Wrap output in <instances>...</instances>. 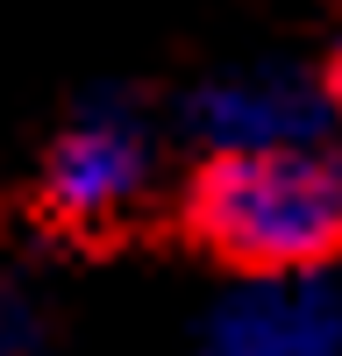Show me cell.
I'll return each instance as SVG.
<instances>
[{"mask_svg":"<svg viewBox=\"0 0 342 356\" xmlns=\"http://www.w3.org/2000/svg\"><path fill=\"white\" fill-rule=\"evenodd\" d=\"M193 228L243 278L328 271L342 257V150L321 136L207 157L193 178Z\"/></svg>","mask_w":342,"mask_h":356,"instance_id":"obj_1","label":"cell"},{"mask_svg":"<svg viewBox=\"0 0 342 356\" xmlns=\"http://www.w3.org/2000/svg\"><path fill=\"white\" fill-rule=\"evenodd\" d=\"M157 186V136L136 107L93 100L57 129L43 157V207L65 228H114Z\"/></svg>","mask_w":342,"mask_h":356,"instance_id":"obj_2","label":"cell"},{"mask_svg":"<svg viewBox=\"0 0 342 356\" xmlns=\"http://www.w3.org/2000/svg\"><path fill=\"white\" fill-rule=\"evenodd\" d=\"M200 356H342V292L321 271L243 278L207 307Z\"/></svg>","mask_w":342,"mask_h":356,"instance_id":"obj_3","label":"cell"},{"mask_svg":"<svg viewBox=\"0 0 342 356\" xmlns=\"http://www.w3.org/2000/svg\"><path fill=\"white\" fill-rule=\"evenodd\" d=\"M193 136L207 157H243V150H285V143H321L328 114L321 93L300 86L293 72H221L193 93Z\"/></svg>","mask_w":342,"mask_h":356,"instance_id":"obj_4","label":"cell"},{"mask_svg":"<svg viewBox=\"0 0 342 356\" xmlns=\"http://www.w3.org/2000/svg\"><path fill=\"white\" fill-rule=\"evenodd\" d=\"M0 356H43V321L15 285H0Z\"/></svg>","mask_w":342,"mask_h":356,"instance_id":"obj_5","label":"cell"},{"mask_svg":"<svg viewBox=\"0 0 342 356\" xmlns=\"http://www.w3.org/2000/svg\"><path fill=\"white\" fill-rule=\"evenodd\" d=\"M328 86H335V100H342V36H335V57H328Z\"/></svg>","mask_w":342,"mask_h":356,"instance_id":"obj_6","label":"cell"}]
</instances>
